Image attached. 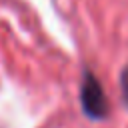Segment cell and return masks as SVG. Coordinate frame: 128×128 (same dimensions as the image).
<instances>
[{"label":"cell","mask_w":128,"mask_h":128,"mask_svg":"<svg viewBox=\"0 0 128 128\" xmlns=\"http://www.w3.org/2000/svg\"><path fill=\"white\" fill-rule=\"evenodd\" d=\"M120 90H122V102L128 106V66L122 68V74H120Z\"/></svg>","instance_id":"2"},{"label":"cell","mask_w":128,"mask_h":128,"mask_svg":"<svg viewBox=\"0 0 128 128\" xmlns=\"http://www.w3.org/2000/svg\"><path fill=\"white\" fill-rule=\"evenodd\" d=\"M80 106L90 120H106L110 116V104L98 76L84 68L80 80Z\"/></svg>","instance_id":"1"}]
</instances>
